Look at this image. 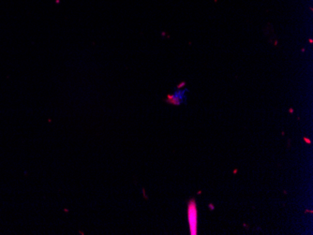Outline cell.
Masks as SVG:
<instances>
[{
  "label": "cell",
  "instance_id": "1",
  "mask_svg": "<svg viewBox=\"0 0 313 235\" xmlns=\"http://www.w3.org/2000/svg\"><path fill=\"white\" fill-rule=\"evenodd\" d=\"M188 224L189 228H191V234L196 235L197 234V218H198V214H197V207H196V201L193 200H191L188 203Z\"/></svg>",
  "mask_w": 313,
  "mask_h": 235
},
{
  "label": "cell",
  "instance_id": "2",
  "mask_svg": "<svg viewBox=\"0 0 313 235\" xmlns=\"http://www.w3.org/2000/svg\"><path fill=\"white\" fill-rule=\"evenodd\" d=\"M185 91L186 90H176L172 95H168L166 101L170 104L173 105H180L183 102V99L185 98Z\"/></svg>",
  "mask_w": 313,
  "mask_h": 235
}]
</instances>
